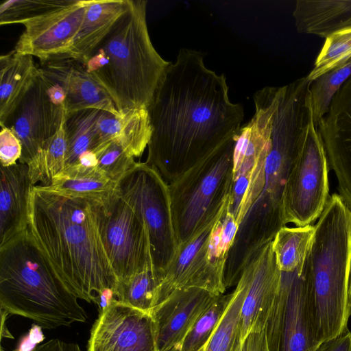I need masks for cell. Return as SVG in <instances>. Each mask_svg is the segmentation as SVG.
Returning <instances> with one entry per match:
<instances>
[{
	"label": "cell",
	"instance_id": "obj_32",
	"mask_svg": "<svg viewBox=\"0 0 351 351\" xmlns=\"http://www.w3.org/2000/svg\"><path fill=\"white\" fill-rule=\"evenodd\" d=\"M351 60V27L341 29L328 38L306 77L313 81L320 75L338 69Z\"/></svg>",
	"mask_w": 351,
	"mask_h": 351
},
{
	"label": "cell",
	"instance_id": "obj_24",
	"mask_svg": "<svg viewBox=\"0 0 351 351\" xmlns=\"http://www.w3.org/2000/svg\"><path fill=\"white\" fill-rule=\"evenodd\" d=\"M33 56L14 50L0 56V125L27 94L38 75Z\"/></svg>",
	"mask_w": 351,
	"mask_h": 351
},
{
	"label": "cell",
	"instance_id": "obj_31",
	"mask_svg": "<svg viewBox=\"0 0 351 351\" xmlns=\"http://www.w3.org/2000/svg\"><path fill=\"white\" fill-rule=\"evenodd\" d=\"M350 76L351 60L311 82V101L313 122L316 126L328 112L334 96Z\"/></svg>",
	"mask_w": 351,
	"mask_h": 351
},
{
	"label": "cell",
	"instance_id": "obj_38",
	"mask_svg": "<svg viewBox=\"0 0 351 351\" xmlns=\"http://www.w3.org/2000/svg\"><path fill=\"white\" fill-rule=\"evenodd\" d=\"M315 351H351V332L347 329L339 336L321 343Z\"/></svg>",
	"mask_w": 351,
	"mask_h": 351
},
{
	"label": "cell",
	"instance_id": "obj_2",
	"mask_svg": "<svg viewBox=\"0 0 351 351\" xmlns=\"http://www.w3.org/2000/svg\"><path fill=\"white\" fill-rule=\"evenodd\" d=\"M104 202L69 197L40 186L30 190L26 231L77 298L94 303L114 295L117 278L101 232Z\"/></svg>",
	"mask_w": 351,
	"mask_h": 351
},
{
	"label": "cell",
	"instance_id": "obj_35",
	"mask_svg": "<svg viewBox=\"0 0 351 351\" xmlns=\"http://www.w3.org/2000/svg\"><path fill=\"white\" fill-rule=\"evenodd\" d=\"M97 169L108 180L117 183L134 165V158L115 142L102 144L95 149Z\"/></svg>",
	"mask_w": 351,
	"mask_h": 351
},
{
	"label": "cell",
	"instance_id": "obj_16",
	"mask_svg": "<svg viewBox=\"0 0 351 351\" xmlns=\"http://www.w3.org/2000/svg\"><path fill=\"white\" fill-rule=\"evenodd\" d=\"M272 243L273 240L258 248L246 261L241 272L245 274L247 282L241 312V346L250 333L266 328L279 293L281 271Z\"/></svg>",
	"mask_w": 351,
	"mask_h": 351
},
{
	"label": "cell",
	"instance_id": "obj_41",
	"mask_svg": "<svg viewBox=\"0 0 351 351\" xmlns=\"http://www.w3.org/2000/svg\"><path fill=\"white\" fill-rule=\"evenodd\" d=\"M169 351H180V348H179V346H177L171 350H170Z\"/></svg>",
	"mask_w": 351,
	"mask_h": 351
},
{
	"label": "cell",
	"instance_id": "obj_13",
	"mask_svg": "<svg viewBox=\"0 0 351 351\" xmlns=\"http://www.w3.org/2000/svg\"><path fill=\"white\" fill-rule=\"evenodd\" d=\"M86 351H158L152 315L111 300L99 311Z\"/></svg>",
	"mask_w": 351,
	"mask_h": 351
},
{
	"label": "cell",
	"instance_id": "obj_10",
	"mask_svg": "<svg viewBox=\"0 0 351 351\" xmlns=\"http://www.w3.org/2000/svg\"><path fill=\"white\" fill-rule=\"evenodd\" d=\"M328 163L321 134L310 122L282 199L284 223L310 225L319 217L329 198Z\"/></svg>",
	"mask_w": 351,
	"mask_h": 351
},
{
	"label": "cell",
	"instance_id": "obj_15",
	"mask_svg": "<svg viewBox=\"0 0 351 351\" xmlns=\"http://www.w3.org/2000/svg\"><path fill=\"white\" fill-rule=\"evenodd\" d=\"M65 107L50 99L39 72L35 82L13 112L1 125L9 128L22 146L19 162L28 165L58 131Z\"/></svg>",
	"mask_w": 351,
	"mask_h": 351
},
{
	"label": "cell",
	"instance_id": "obj_19",
	"mask_svg": "<svg viewBox=\"0 0 351 351\" xmlns=\"http://www.w3.org/2000/svg\"><path fill=\"white\" fill-rule=\"evenodd\" d=\"M39 72L63 89L66 114L95 108L121 114L106 91L80 62L65 58L41 62Z\"/></svg>",
	"mask_w": 351,
	"mask_h": 351
},
{
	"label": "cell",
	"instance_id": "obj_40",
	"mask_svg": "<svg viewBox=\"0 0 351 351\" xmlns=\"http://www.w3.org/2000/svg\"><path fill=\"white\" fill-rule=\"evenodd\" d=\"M347 311L350 317L351 315V269L349 277L348 289V299H347Z\"/></svg>",
	"mask_w": 351,
	"mask_h": 351
},
{
	"label": "cell",
	"instance_id": "obj_12",
	"mask_svg": "<svg viewBox=\"0 0 351 351\" xmlns=\"http://www.w3.org/2000/svg\"><path fill=\"white\" fill-rule=\"evenodd\" d=\"M302 267L281 271L279 293L266 326L270 351H315L319 346L309 326Z\"/></svg>",
	"mask_w": 351,
	"mask_h": 351
},
{
	"label": "cell",
	"instance_id": "obj_28",
	"mask_svg": "<svg viewBox=\"0 0 351 351\" xmlns=\"http://www.w3.org/2000/svg\"><path fill=\"white\" fill-rule=\"evenodd\" d=\"M235 286L219 324L202 351H239L241 312L247 287L243 273H241Z\"/></svg>",
	"mask_w": 351,
	"mask_h": 351
},
{
	"label": "cell",
	"instance_id": "obj_26",
	"mask_svg": "<svg viewBox=\"0 0 351 351\" xmlns=\"http://www.w3.org/2000/svg\"><path fill=\"white\" fill-rule=\"evenodd\" d=\"M164 274L148 265L129 278L119 281L114 298L139 311L152 315L159 302Z\"/></svg>",
	"mask_w": 351,
	"mask_h": 351
},
{
	"label": "cell",
	"instance_id": "obj_1",
	"mask_svg": "<svg viewBox=\"0 0 351 351\" xmlns=\"http://www.w3.org/2000/svg\"><path fill=\"white\" fill-rule=\"evenodd\" d=\"M205 54L182 48L147 109L152 129L146 163L169 184L234 138L244 110L232 103L223 73Z\"/></svg>",
	"mask_w": 351,
	"mask_h": 351
},
{
	"label": "cell",
	"instance_id": "obj_11",
	"mask_svg": "<svg viewBox=\"0 0 351 351\" xmlns=\"http://www.w3.org/2000/svg\"><path fill=\"white\" fill-rule=\"evenodd\" d=\"M100 225L118 282L154 265L147 226L117 190L104 201Z\"/></svg>",
	"mask_w": 351,
	"mask_h": 351
},
{
	"label": "cell",
	"instance_id": "obj_36",
	"mask_svg": "<svg viewBox=\"0 0 351 351\" xmlns=\"http://www.w3.org/2000/svg\"><path fill=\"white\" fill-rule=\"evenodd\" d=\"M22 154V146L19 138L5 126H1L0 161L1 165L8 167L16 164Z\"/></svg>",
	"mask_w": 351,
	"mask_h": 351
},
{
	"label": "cell",
	"instance_id": "obj_18",
	"mask_svg": "<svg viewBox=\"0 0 351 351\" xmlns=\"http://www.w3.org/2000/svg\"><path fill=\"white\" fill-rule=\"evenodd\" d=\"M218 295L195 287L176 289L152 313L155 324L158 351L179 346L200 315Z\"/></svg>",
	"mask_w": 351,
	"mask_h": 351
},
{
	"label": "cell",
	"instance_id": "obj_5",
	"mask_svg": "<svg viewBox=\"0 0 351 351\" xmlns=\"http://www.w3.org/2000/svg\"><path fill=\"white\" fill-rule=\"evenodd\" d=\"M1 312L51 330L84 323L88 315L26 229L0 247Z\"/></svg>",
	"mask_w": 351,
	"mask_h": 351
},
{
	"label": "cell",
	"instance_id": "obj_39",
	"mask_svg": "<svg viewBox=\"0 0 351 351\" xmlns=\"http://www.w3.org/2000/svg\"><path fill=\"white\" fill-rule=\"evenodd\" d=\"M30 351H82L77 343L52 339L34 347Z\"/></svg>",
	"mask_w": 351,
	"mask_h": 351
},
{
	"label": "cell",
	"instance_id": "obj_20",
	"mask_svg": "<svg viewBox=\"0 0 351 351\" xmlns=\"http://www.w3.org/2000/svg\"><path fill=\"white\" fill-rule=\"evenodd\" d=\"M32 184L28 165H1L0 247L26 229Z\"/></svg>",
	"mask_w": 351,
	"mask_h": 351
},
{
	"label": "cell",
	"instance_id": "obj_33",
	"mask_svg": "<svg viewBox=\"0 0 351 351\" xmlns=\"http://www.w3.org/2000/svg\"><path fill=\"white\" fill-rule=\"evenodd\" d=\"M231 298L221 294L200 315L179 346L180 351H202L219 324Z\"/></svg>",
	"mask_w": 351,
	"mask_h": 351
},
{
	"label": "cell",
	"instance_id": "obj_34",
	"mask_svg": "<svg viewBox=\"0 0 351 351\" xmlns=\"http://www.w3.org/2000/svg\"><path fill=\"white\" fill-rule=\"evenodd\" d=\"M75 0H8L0 4L1 25L20 23L55 9L73 3Z\"/></svg>",
	"mask_w": 351,
	"mask_h": 351
},
{
	"label": "cell",
	"instance_id": "obj_27",
	"mask_svg": "<svg viewBox=\"0 0 351 351\" xmlns=\"http://www.w3.org/2000/svg\"><path fill=\"white\" fill-rule=\"evenodd\" d=\"M117 184L97 168L84 173L64 170L45 189L60 195L104 202L116 190Z\"/></svg>",
	"mask_w": 351,
	"mask_h": 351
},
{
	"label": "cell",
	"instance_id": "obj_6",
	"mask_svg": "<svg viewBox=\"0 0 351 351\" xmlns=\"http://www.w3.org/2000/svg\"><path fill=\"white\" fill-rule=\"evenodd\" d=\"M306 134L304 125L295 119L280 117L273 121L261 191L239 226L228 257L231 266L241 267L258 248L286 226L282 195Z\"/></svg>",
	"mask_w": 351,
	"mask_h": 351
},
{
	"label": "cell",
	"instance_id": "obj_30",
	"mask_svg": "<svg viewBox=\"0 0 351 351\" xmlns=\"http://www.w3.org/2000/svg\"><path fill=\"white\" fill-rule=\"evenodd\" d=\"M66 112L62 119L56 133L47 141L40 153L27 165L33 186L48 187L53 178L65 167L67 143L65 132Z\"/></svg>",
	"mask_w": 351,
	"mask_h": 351
},
{
	"label": "cell",
	"instance_id": "obj_4",
	"mask_svg": "<svg viewBox=\"0 0 351 351\" xmlns=\"http://www.w3.org/2000/svg\"><path fill=\"white\" fill-rule=\"evenodd\" d=\"M145 0L130 5L82 63L121 114L148 109L171 62L164 60L149 34Z\"/></svg>",
	"mask_w": 351,
	"mask_h": 351
},
{
	"label": "cell",
	"instance_id": "obj_25",
	"mask_svg": "<svg viewBox=\"0 0 351 351\" xmlns=\"http://www.w3.org/2000/svg\"><path fill=\"white\" fill-rule=\"evenodd\" d=\"M101 111L87 108L66 114L64 125L67 151L64 169L75 165L84 154L104 144L98 129Z\"/></svg>",
	"mask_w": 351,
	"mask_h": 351
},
{
	"label": "cell",
	"instance_id": "obj_17",
	"mask_svg": "<svg viewBox=\"0 0 351 351\" xmlns=\"http://www.w3.org/2000/svg\"><path fill=\"white\" fill-rule=\"evenodd\" d=\"M317 128L339 195L351 210V76L334 96Z\"/></svg>",
	"mask_w": 351,
	"mask_h": 351
},
{
	"label": "cell",
	"instance_id": "obj_23",
	"mask_svg": "<svg viewBox=\"0 0 351 351\" xmlns=\"http://www.w3.org/2000/svg\"><path fill=\"white\" fill-rule=\"evenodd\" d=\"M293 16L298 32L326 39L351 27V0H298Z\"/></svg>",
	"mask_w": 351,
	"mask_h": 351
},
{
	"label": "cell",
	"instance_id": "obj_9",
	"mask_svg": "<svg viewBox=\"0 0 351 351\" xmlns=\"http://www.w3.org/2000/svg\"><path fill=\"white\" fill-rule=\"evenodd\" d=\"M229 204L230 195L215 217L178 245L164 272L158 304L173 291L183 288H199L215 295L225 293L228 252L221 245L220 221Z\"/></svg>",
	"mask_w": 351,
	"mask_h": 351
},
{
	"label": "cell",
	"instance_id": "obj_22",
	"mask_svg": "<svg viewBox=\"0 0 351 351\" xmlns=\"http://www.w3.org/2000/svg\"><path fill=\"white\" fill-rule=\"evenodd\" d=\"M98 129L103 143L115 142L134 158L144 152L151 138L152 129L147 109H130L119 115L101 110Z\"/></svg>",
	"mask_w": 351,
	"mask_h": 351
},
{
	"label": "cell",
	"instance_id": "obj_14",
	"mask_svg": "<svg viewBox=\"0 0 351 351\" xmlns=\"http://www.w3.org/2000/svg\"><path fill=\"white\" fill-rule=\"evenodd\" d=\"M86 11L85 0L25 21V28L14 50L30 55L41 62L65 59L77 36Z\"/></svg>",
	"mask_w": 351,
	"mask_h": 351
},
{
	"label": "cell",
	"instance_id": "obj_29",
	"mask_svg": "<svg viewBox=\"0 0 351 351\" xmlns=\"http://www.w3.org/2000/svg\"><path fill=\"white\" fill-rule=\"evenodd\" d=\"M315 226L280 228L273 239V250L280 271L291 272L303 267L314 234Z\"/></svg>",
	"mask_w": 351,
	"mask_h": 351
},
{
	"label": "cell",
	"instance_id": "obj_37",
	"mask_svg": "<svg viewBox=\"0 0 351 351\" xmlns=\"http://www.w3.org/2000/svg\"><path fill=\"white\" fill-rule=\"evenodd\" d=\"M239 351H270L266 328L261 331L250 333Z\"/></svg>",
	"mask_w": 351,
	"mask_h": 351
},
{
	"label": "cell",
	"instance_id": "obj_7",
	"mask_svg": "<svg viewBox=\"0 0 351 351\" xmlns=\"http://www.w3.org/2000/svg\"><path fill=\"white\" fill-rule=\"evenodd\" d=\"M234 144V138L168 184L178 245L215 217L229 197Z\"/></svg>",
	"mask_w": 351,
	"mask_h": 351
},
{
	"label": "cell",
	"instance_id": "obj_21",
	"mask_svg": "<svg viewBox=\"0 0 351 351\" xmlns=\"http://www.w3.org/2000/svg\"><path fill=\"white\" fill-rule=\"evenodd\" d=\"M86 11L66 58L83 63L125 12L130 0H85Z\"/></svg>",
	"mask_w": 351,
	"mask_h": 351
},
{
	"label": "cell",
	"instance_id": "obj_8",
	"mask_svg": "<svg viewBox=\"0 0 351 351\" xmlns=\"http://www.w3.org/2000/svg\"><path fill=\"white\" fill-rule=\"evenodd\" d=\"M116 190L145 223L154 265L164 274L178 247L168 183L154 167L136 162Z\"/></svg>",
	"mask_w": 351,
	"mask_h": 351
},
{
	"label": "cell",
	"instance_id": "obj_3",
	"mask_svg": "<svg viewBox=\"0 0 351 351\" xmlns=\"http://www.w3.org/2000/svg\"><path fill=\"white\" fill-rule=\"evenodd\" d=\"M314 226L302 272L309 326L314 341L320 345L348 329L351 210L334 193Z\"/></svg>",
	"mask_w": 351,
	"mask_h": 351
}]
</instances>
